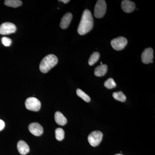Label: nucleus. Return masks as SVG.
I'll use <instances>...</instances> for the list:
<instances>
[{
	"label": "nucleus",
	"instance_id": "f257e3e1",
	"mask_svg": "<svg viewBox=\"0 0 155 155\" xmlns=\"http://www.w3.org/2000/svg\"><path fill=\"white\" fill-rule=\"evenodd\" d=\"M93 25V18L91 12L89 10L86 9L82 14L81 20L78 28V32L80 35H84L92 29Z\"/></svg>",
	"mask_w": 155,
	"mask_h": 155
},
{
	"label": "nucleus",
	"instance_id": "39448f33",
	"mask_svg": "<svg viewBox=\"0 0 155 155\" xmlns=\"http://www.w3.org/2000/svg\"><path fill=\"white\" fill-rule=\"evenodd\" d=\"M103 133L98 130L93 131L88 137V141L92 147L97 146L102 140Z\"/></svg>",
	"mask_w": 155,
	"mask_h": 155
},
{
	"label": "nucleus",
	"instance_id": "2eb2a0df",
	"mask_svg": "<svg viewBox=\"0 0 155 155\" xmlns=\"http://www.w3.org/2000/svg\"><path fill=\"white\" fill-rule=\"evenodd\" d=\"M22 1L19 0H6L5 2L6 6L14 8L20 7L22 5Z\"/></svg>",
	"mask_w": 155,
	"mask_h": 155
},
{
	"label": "nucleus",
	"instance_id": "7ed1b4c3",
	"mask_svg": "<svg viewBox=\"0 0 155 155\" xmlns=\"http://www.w3.org/2000/svg\"><path fill=\"white\" fill-rule=\"evenodd\" d=\"M25 106L27 110L37 112L40 109L41 104L40 101L36 98L31 97L28 98L25 101Z\"/></svg>",
	"mask_w": 155,
	"mask_h": 155
},
{
	"label": "nucleus",
	"instance_id": "a211bd4d",
	"mask_svg": "<svg viewBox=\"0 0 155 155\" xmlns=\"http://www.w3.org/2000/svg\"><path fill=\"white\" fill-rule=\"evenodd\" d=\"M76 94L78 97H80L86 102H89L90 101L91 98L90 97L80 89H78L76 90Z\"/></svg>",
	"mask_w": 155,
	"mask_h": 155
},
{
	"label": "nucleus",
	"instance_id": "6ab92c4d",
	"mask_svg": "<svg viewBox=\"0 0 155 155\" xmlns=\"http://www.w3.org/2000/svg\"><path fill=\"white\" fill-rule=\"evenodd\" d=\"M65 132L63 129L61 128H58L55 130L56 138L59 141H61L64 138Z\"/></svg>",
	"mask_w": 155,
	"mask_h": 155
},
{
	"label": "nucleus",
	"instance_id": "dca6fc26",
	"mask_svg": "<svg viewBox=\"0 0 155 155\" xmlns=\"http://www.w3.org/2000/svg\"><path fill=\"white\" fill-rule=\"evenodd\" d=\"M100 54L97 52H94L91 55L88 60V64L90 66L94 65L96 62H97L99 59Z\"/></svg>",
	"mask_w": 155,
	"mask_h": 155
},
{
	"label": "nucleus",
	"instance_id": "6e6552de",
	"mask_svg": "<svg viewBox=\"0 0 155 155\" xmlns=\"http://www.w3.org/2000/svg\"><path fill=\"white\" fill-rule=\"evenodd\" d=\"M153 51L152 48H148L143 51L141 55V60L144 64L153 63Z\"/></svg>",
	"mask_w": 155,
	"mask_h": 155
},
{
	"label": "nucleus",
	"instance_id": "423d86ee",
	"mask_svg": "<svg viewBox=\"0 0 155 155\" xmlns=\"http://www.w3.org/2000/svg\"><path fill=\"white\" fill-rule=\"evenodd\" d=\"M127 39L124 37H119L114 38L111 41L112 47L116 51H121L127 45Z\"/></svg>",
	"mask_w": 155,
	"mask_h": 155
},
{
	"label": "nucleus",
	"instance_id": "4be33fe9",
	"mask_svg": "<svg viewBox=\"0 0 155 155\" xmlns=\"http://www.w3.org/2000/svg\"><path fill=\"white\" fill-rule=\"evenodd\" d=\"M5 127V123L3 120L0 119V131L3 130Z\"/></svg>",
	"mask_w": 155,
	"mask_h": 155
},
{
	"label": "nucleus",
	"instance_id": "b1692460",
	"mask_svg": "<svg viewBox=\"0 0 155 155\" xmlns=\"http://www.w3.org/2000/svg\"><path fill=\"white\" fill-rule=\"evenodd\" d=\"M101 65H103L102 62H101Z\"/></svg>",
	"mask_w": 155,
	"mask_h": 155
},
{
	"label": "nucleus",
	"instance_id": "9b49d317",
	"mask_svg": "<svg viewBox=\"0 0 155 155\" xmlns=\"http://www.w3.org/2000/svg\"><path fill=\"white\" fill-rule=\"evenodd\" d=\"M72 18V14L70 13H67L64 15L61 19L60 26L62 29H66L69 26Z\"/></svg>",
	"mask_w": 155,
	"mask_h": 155
},
{
	"label": "nucleus",
	"instance_id": "4468645a",
	"mask_svg": "<svg viewBox=\"0 0 155 155\" xmlns=\"http://www.w3.org/2000/svg\"><path fill=\"white\" fill-rule=\"evenodd\" d=\"M107 66L106 64L98 66L95 69L94 75L97 77L104 76L107 71Z\"/></svg>",
	"mask_w": 155,
	"mask_h": 155
},
{
	"label": "nucleus",
	"instance_id": "1a4fd4ad",
	"mask_svg": "<svg viewBox=\"0 0 155 155\" xmlns=\"http://www.w3.org/2000/svg\"><path fill=\"white\" fill-rule=\"evenodd\" d=\"M28 130L31 133L36 136H39L43 133V128L37 122L31 123L28 126Z\"/></svg>",
	"mask_w": 155,
	"mask_h": 155
},
{
	"label": "nucleus",
	"instance_id": "393cba45",
	"mask_svg": "<svg viewBox=\"0 0 155 155\" xmlns=\"http://www.w3.org/2000/svg\"><path fill=\"white\" fill-rule=\"evenodd\" d=\"M123 155L121 154H116V155Z\"/></svg>",
	"mask_w": 155,
	"mask_h": 155
},
{
	"label": "nucleus",
	"instance_id": "f03ea898",
	"mask_svg": "<svg viewBox=\"0 0 155 155\" xmlns=\"http://www.w3.org/2000/svg\"><path fill=\"white\" fill-rule=\"evenodd\" d=\"M58 58L54 54L48 55L42 60L39 66V69L43 73H47L52 68L57 65Z\"/></svg>",
	"mask_w": 155,
	"mask_h": 155
},
{
	"label": "nucleus",
	"instance_id": "aec40b11",
	"mask_svg": "<svg viewBox=\"0 0 155 155\" xmlns=\"http://www.w3.org/2000/svg\"><path fill=\"white\" fill-rule=\"evenodd\" d=\"M104 86L106 88L110 89L116 87V84L113 78H110L104 82Z\"/></svg>",
	"mask_w": 155,
	"mask_h": 155
},
{
	"label": "nucleus",
	"instance_id": "9d476101",
	"mask_svg": "<svg viewBox=\"0 0 155 155\" xmlns=\"http://www.w3.org/2000/svg\"><path fill=\"white\" fill-rule=\"evenodd\" d=\"M121 7L122 10L126 13H130L135 10V3L130 1L124 0L122 2Z\"/></svg>",
	"mask_w": 155,
	"mask_h": 155
},
{
	"label": "nucleus",
	"instance_id": "0eeeda50",
	"mask_svg": "<svg viewBox=\"0 0 155 155\" xmlns=\"http://www.w3.org/2000/svg\"><path fill=\"white\" fill-rule=\"evenodd\" d=\"M17 30L16 25L11 22H6L0 25V34L6 35L14 33Z\"/></svg>",
	"mask_w": 155,
	"mask_h": 155
},
{
	"label": "nucleus",
	"instance_id": "f3484780",
	"mask_svg": "<svg viewBox=\"0 0 155 155\" xmlns=\"http://www.w3.org/2000/svg\"><path fill=\"white\" fill-rule=\"evenodd\" d=\"M113 96L115 100L124 102L126 100V97L122 91L116 92L113 93Z\"/></svg>",
	"mask_w": 155,
	"mask_h": 155
},
{
	"label": "nucleus",
	"instance_id": "412c9836",
	"mask_svg": "<svg viewBox=\"0 0 155 155\" xmlns=\"http://www.w3.org/2000/svg\"><path fill=\"white\" fill-rule=\"evenodd\" d=\"M2 41L3 45L6 47L10 46L12 43V41L11 39L5 37H4L2 38Z\"/></svg>",
	"mask_w": 155,
	"mask_h": 155
},
{
	"label": "nucleus",
	"instance_id": "20e7f679",
	"mask_svg": "<svg viewBox=\"0 0 155 155\" xmlns=\"http://www.w3.org/2000/svg\"><path fill=\"white\" fill-rule=\"evenodd\" d=\"M107 10V5L104 0L97 1L95 6L94 15L97 18H101L104 16Z\"/></svg>",
	"mask_w": 155,
	"mask_h": 155
},
{
	"label": "nucleus",
	"instance_id": "ddd939ff",
	"mask_svg": "<svg viewBox=\"0 0 155 155\" xmlns=\"http://www.w3.org/2000/svg\"><path fill=\"white\" fill-rule=\"evenodd\" d=\"M55 120L57 124L64 126L67 123V119L61 112H57L55 114Z\"/></svg>",
	"mask_w": 155,
	"mask_h": 155
},
{
	"label": "nucleus",
	"instance_id": "5701e85b",
	"mask_svg": "<svg viewBox=\"0 0 155 155\" xmlns=\"http://www.w3.org/2000/svg\"><path fill=\"white\" fill-rule=\"evenodd\" d=\"M59 2H63L64 4H67L69 3L70 1L69 0H59Z\"/></svg>",
	"mask_w": 155,
	"mask_h": 155
},
{
	"label": "nucleus",
	"instance_id": "f8f14e48",
	"mask_svg": "<svg viewBox=\"0 0 155 155\" xmlns=\"http://www.w3.org/2000/svg\"><path fill=\"white\" fill-rule=\"evenodd\" d=\"M17 149L21 155H25L29 152V146L25 141L19 140L17 143Z\"/></svg>",
	"mask_w": 155,
	"mask_h": 155
}]
</instances>
